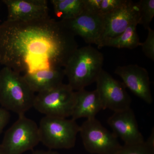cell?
I'll list each match as a JSON object with an SVG mask.
<instances>
[{
	"instance_id": "cell-1",
	"label": "cell",
	"mask_w": 154,
	"mask_h": 154,
	"mask_svg": "<svg viewBox=\"0 0 154 154\" xmlns=\"http://www.w3.org/2000/svg\"><path fill=\"white\" fill-rule=\"evenodd\" d=\"M78 48L75 36L62 20L49 17L0 25V63L20 74L64 68Z\"/></svg>"
},
{
	"instance_id": "cell-2",
	"label": "cell",
	"mask_w": 154,
	"mask_h": 154,
	"mask_svg": "<svg viewBox=\"0 0 154 154\" xmlns=\"http://www.w3.org/2000/svg\"><path fill=\"white\" fill-rule=\"evenodd\" d=\"M102 53L91 45L78 48L63 68L68 84L75 91L96 82L103 69Z\"/></svg>"
},
{
	"instance_id": "cell-3",
	"label": "cell",
	"mask_w": 154,
	"mask_h": 154,
	"mask_svg": "<svg viewBox=\"0 0 154 154\" xmlns=\"http://www.w3.org/2000/svg\"><path fill=\"white\" fill-rule=\"evenodd\" d=\"M36 95L23 75L4 67L0 70V104L8 111L20 116L31 107Z\"/></svg>"
},
{
	"instance_id": "cell-4",
	"label": "cell",
	"mask_w": 154,
	"mask_h": 154,
	"mask_svg": "<svg viewBox=\"0 0 154 154\" xmlns=\"http://www.w3.org/2000/svg\"><path fill=\"white\" fill-rule=\"evenodd\" d=\"M38 126L40 142L50 150L72 148L80 131V125L72 119L45 116Z\"/></svg>"
},
{
	"instance_id": "cell-5",
	"label": "cell",
	"mask_w": 154,
	"mask_h": 154,
	"mask_svg": "<svg viewBox=\"0 0 154 154\" xmlns=\"http://www.w3.org/2000/svg\"><path fill=\"white\" fill-rule=\"evenodd\" d=\"M40 142L38 125L22 115L6 131L1 145L4 154H23Z\"/></svg>"
},
{
	"instance_id": "cell-6",
	"label": "cell",
	"mask_w": 154,
	"mask_h": 154,
	"mask_svg": "<svg viewBox=\"0 0 154 154\" xmlns=\"http://www.w3.org/2000/svg\"><path fill=\"white\" fill-rule=\"evenodd\" d=\"M75 93L68 84H62L36 95L33 107L45 116L67 118L72 113Z\"/></svg>"
},
{
	"instance_id": "cell-7",
	"label": "cell",
	"mask_w": 154,
	"mask_h": 154,
	"mask_svg": "<svg viewBox=\"0 0 154 154\" xmlns=\"http://www.w3.org/2000/svg\"><path fill=\"white\" fill-rule=\"evenodd\" d=\"M79 133L86 150L92 154H113L121 147L118 137L95 118L87 119Z\"/></svg>"
},
{
	"instance_id": "cell-8",
	"label": "cell",
	"mask_w": 154,
	"mask_h": 154,
	"mask_svg": "<svg viewBox=\"0 0 154 154\" xmlns=\"http://www.w3.org/2000/svg\"><path fill=\"white\" fill-rule=\"evenodd\" d=\"M96 91L99 94L103 110L118 112L131 108V99L122 82L114 79L102 69L96 80Z\"/></svg>"
},
{
	"instance_id": "cell-9",
	"label": "cell",
	"mask_w": 154,
	"mask_h": 154,
	"mask_svg": "<svg viewBox=\"0 0 154 154\" xmlns=\"http://www.w3.org/2000/svg\"><path fill=\"white\" fill-rule=\"evenodd\" d=\"M104 27L99 44L105 39L119 36L134 22L139 24V11L137 2L127 0L124 5L103 16Z\"/></svg>"
},
{
	"instance_id": "cell-10",
	"label": "cell",
	"mask_w": 154,
	"mask_h": 154,
	"mask_svg": "<svg viewBox=\"0 0 154 154\" xmlns=\"http://www.w3.org/2000/svg\"><path fill=\"white\" fill-rule=\"evenodd\" d=\"M114 72L122 79V83L138 98L148 104L153 102L148 72L137 64L118 66Z\"/></svg>"
},
{
	"instance_id": "cell-11",
	"label": "cell",
	"mask_w": 154,
	"mask_h": 154,
	"mask_svg": "<svg viewBox=\"0 0 154 154\" xmlns=\"http://www.w3.org/2000/svg\"><path fill=\"white\" fill-rule=\"evenodd\" d=\"M62 21L75 36H80L90 45L99 44L104 27L102 15L84 11L74 19Z\"/></svg>"
},
{
	"instance_id": "cell-12",
	"label": "cell",
	"mask_w": 154,
	"mask_h": 154,
	"mask_svg": "<svg viewBox=\"0 0 154 154\" xmlns=\"http://www.w3.org/2000/svg\"><path fill=\"white\" fill-rule=\"evenodd\" d=\"M9 22H29L49 17L46 0H2Z\"/></svg>"
},
{
	"instance_id": "cell-13",
	"label": "cell",
	"mask_w": 154,
	"mask_h": 154,
	"mask_svg": "<svg viewBox=\"0 0 154 154\" xmlns=\"http://www.w3.org/2000/svg\"><path fill=\"white\" fill-rule=\"evenodd\" d=\"M107 122L112 128L113 133L117 137L120 138L125 144H136L145 141L131 108L114 112L108 119Z\"/></svg>"
},
{
	"instance_id": "cell-14",
	"label": "cell",
	"mask_w": 154,
	"mask_h": 154,
	"mask_svg": "<svg viewBox=\"0 0 154 154\" xmlns=\"http://www.w3.org/2000/svg\"><path fill=\"white\" fill-rule=\"evenodd\" d=\"M23 76L31 90L38 94L63 84L65 74L63 68H54L24 74Z\"/></svg>"
},
{
	"instance_id": "cell-15",
	"label": "cell",
	"mask_w": 154,
	"mask_h": 154,
	"mask_svg": "<svg viewBox=\"0 0 154 154\" xmlns=\"http://www.w3.org/2000/svg\"><path fill=\"white\" fill-rule=\"evenodd\" d=\"M102 110V102L96 89L88 91L84 89L75 91L72 119L76 121L82 118H95L96 114Z\"/></svg>"
},
{
	"instance_id": "cell-16",
	"label": "cell",
	"mask_w": 154,
	"mask_h": 154,
	"mask_svg": "<svg viewBox=\"0 0 154 154\" xmlns=\"http://www.w3.org/2000/svg\"><path fill=\"white\" fill-rule=\"evenodd\" d=\"M138 25V23L137 22L133 23L119 36L105 39L100 42L98 47L101 48L107 46L133 49L138 46H140L141 42L137 32V27Z\"/></svg>"
},
{
	"instance_id": "cell-17",
	"label": "cell",
	"mask_w": 154,
	"mask_h": 154,
	"mask_svg": "<svg viewBox=\"0 0 154 154\" xmlns=\"http://www.w3.org/2000/svg\"><path fill=\"white\" fill-rule=\"evenodd\" d=\"M54 14L60 20L74 19L85 11L83 0H51Z\"/></svg>"
},
{
	"instance_id": "cell-18",
	"label": "cell",
	"mask_w": 154,
	"mask_h": 154,
	"mask_svg": "<svg viewBox=\"0 0 154 154\" xmlns=\"http://www.w3.org/2000/svg\"><path fill=\"white\" fill-rule=\"evenodd\" d=\"M154 129L146 140L142 143L122 146L113 154H154Z\"/></svg>"
},
{
	"instance_id": "cell-19",
	"label": "cell",
	"mask_w": 154,
	"mask_h": 154,
	"mask_svg": "<svg viewBox=\"0 0 154 154\" xmlns=\"http://www.w3.org/2000/svg\"><path fill=\"white\" fill-rule=\"evenodd\" d=\"M137 4L139 11V24L148 30L150 28V25L154 17V0H140Z\"/></svg>"
},
{
	"instance_id": "cell-20",
	"label": "cell",
	"mask_w": 154,
	"mask_h": 154,
	"mask_svg": "<svg viewBox=\"0 0 154 154\" xmlns=\"http://www.w3.org/2000/svg\"><path fill=\"white\" fill-rule=\"evenodd\" d=\"M147 37L144 42H141L140 46L146 56L153 61H154V30L149 28L148 29Z\"/></svg>"
},
{
	"instance_id": "cell-21",
	"label": "cell",
	"mask_w": 154,
	"mask_h": 154,
	"mask_svg": "<svg viewBox=\"0 0 154 154\" xmlns=\"http://www.w3.org/2000/svg\"><path fill=\"white\" fill-rule=\"evenodd\" d=\"M127 0H102L100 14L102 16L111 12L124 5Z\"/></svg>"
},
{
	"instance_id": "cell-22",
	"label": "cell",
	"mask_w": 154,
	"mask_h": 154,
	"mask_svg": "<svg viewBox=\"0 0 154 154\" xmlns=\"http://www.w3.org/2000/svg\"><path fill=\"white\" fill-rule=\"evenodd\" d=\"M85 11L100 14L102 0H83Z\"/></svg>"
},
{
	"instance_id": "cell-23",
	"label": "cell",
	"mask_w": 154,
	"mask_h": 154,
	"mask_svg": "<svg viewBox=\"0 0 154 154\" xmlns=\"http://www.w3.org/2000/svg\"><path fill=\"white\" fill-rule=\"evenodd\" d=\"M10 119V113L9 111L0 107V134L8 123Z\"/></svg>"
},
{
	"instance_id": "cell-24",
	"label": "cell",
	"mask_w": 154,
	"mask_h": 154,
	"mask_svg": "<svg viewBox=\"0 0 154 154\" xmlns=\"http://www.w3.org/2000/svg\"><path fill=\"white\" fill-rule=\"evenodd\" d=\"M31 154H60L58 152L53 150H36L33 152Z\"/></svg>"
},
{
	"instance_id": "cell-25",
	"label": "cell",
	"mask_w": 154,
	"mask_h": 154,
	"mask_svg": "<svg viewBox=\"0 0 154 154\" xmlns=\"http://www.w3.org/2000/svg\"><path fill=\"white\" fill-rule=\"evenodd\" d=\"M0 154H4V152L2 149V146H1V144H0Z\"/></svg>"
}]
</instances>
